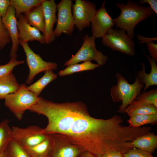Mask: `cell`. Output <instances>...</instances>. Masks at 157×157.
I'll list each match as a JSON object with an SVG mask.
<instances>
[{"label":"cell","instance_id":"3957f363","mask_svg":"<svg viewBox=\"0 0 157 157\" xmlns=\"http://www.w3.org/2000/svg\"><path fill=\"white\" fill-rule=\"evenodd\" d=\"M117 84L112 86L110 89L111 98L114 102L122 101L117 112L124 113L127 107L141 93L144 86L136 77L134 82L130 84L121 74H116Z\"/></svg>","mask_w":157,"mask_h":157},{"label":"cell","instance_id":"d590c367","mask_svg":"<svg viewBox=\"0 0 157 157\" xmlns=\"http://www.w3.org/2000/svg\"><path fill=\"white\" fill-rule=\"evenodd\" d=\"M138 39L139 41L140 44L143 43H147L148 42L153 41H157V37L154 38H147L142 36L140 35H137Z\"/></svg>","mask_w":157,"mask_h":157},{"label":"cell","instance_id":"7c38bea8","mask_svg":"<svg viewBox=\"0 0 157 157\" xmlns=\"http://www.w3.org/2000/svg\"><path fill=\"white\" fill-rule=\"evenodd\" d=\"M2 22L8 33L12 45L10 50V58L16 59L19 45V31L17 26V19L15 9L10 5L6 15L2 17Z\"/></svg>","mask_w":157,"mask_h":157},{"label":"cell","instance_id":"ffe728a7","mask_svg":"<svg viewBox=\"0 0 157 157\" xmlns=\"http://www.w3.org/2000/svg\"><path fill=\"white\" fill-rule=\"evenodd\" d=\"M124 113L129 117L138 115L157 114V107L138 100L133 101L127 107Z\"/></svg>","mask_w":157,"mask_h":157},{"label":"cell","instance_id":"2e32d148","mask_svg":"<svg viewBox=\"0 0 157 157\" xmlns=\"http://www.w3.org/2000/svg\"><path fill=\"white\" fill-rule=\"evenodd\" d=\"M151 65L150 73L147 74L145 70V65L141 63L142 69L139 71L137 74L136 77L142 84H144L143 91H145L149 87L157 85V65L156 60L152 58L147 55L145 54Z\"/></svg>","mask_w":157,"mask_h":157},{"label":"cell","instance_id":"ba28073f","mask_svg":"<svg viewBox=\"0 0 157 157\" xmlns=\"http://www.w3.org/2000/svg\"><path fill=\"white\" fill-rule=\"evenodd\" d=\"M72 3V0H62L57 4L58 17L56 27L53 30L55 37H59L62 33L72 35L74 26Z\"/></svg>","mask_w":157,"mask_h":157},{"label":"cell","instance_id":"603a6c76","mask_svg":"<svg viewBox=\"0 0 157 157\" xmlns=\"http://www.w3.org/2000/svg\"><path fill=\"white\" fill-rule=\"evenodd\" d=\"M44 75L36 82L27 86V89L38 96L43 89L49 83L58 77L57 74L53 73L52 70L46 71Z\"/></svg>","mask_w":157,"mask_h":157},{"label":"cell","instance_id":"4dcf8cb0","mask_svg":"<svg viewBox=\"0 0 157 157\" xmlns=\"http://www.w3.org/2000/svg\"><path fill=\"white\" fill-rule=\"evenodd\" d=\"M124 157H154L151 153L136 148H132L123 154Z\"/></svg>","mask_w":157,"mask_h":157},{"label":"cell","instance_id":"5b68a950","mask_svg":"<svg viewBox=\"0 0 157 157\" xmlns=\"http://www.w3.org/2000/svg\"><path fill=\"white\" fill-rule=\"evenodd\" d=\"M95 38L92 36L86 34L83 38L81 47L74 55L65 63V66H68L81 62L95 61L100 66L103 65L106 62L108 56L104 54L96 49L95 42Z\"/></svg>","mask_w":157,"mask_h":157},{"label":"cell","instance_id":"30bf717a","mask_svg":"<svg viewBox=\"0 0 157 157\" xmlns=\"http://www.w3.org/2000/svg\"><path fill=\"white\" fill-rule=\"evenodd\" d=\"M96 5L90 1L76 0L72 5L74 26L80 32L90 26L96 11Z\"/></svg>","mask_w":157,"mask_h":157},{"label":"cell","instance_id":"8d00e7d4","mask_svg":"<svg viewBox=\"0 0 157 157\" xmlns=\"http://www.w3.org/2000/svg\"><path fill=\"white\" fill-rule=\"evenodd\" d=\"M79 157H95L91 153L88 151L83 152Z\"/></svg>","mask_w":157,"mask_h":157},{"label":"cell","instance_id":"7402d4cb","mask_svg":"<svg viewBox=\"0 0 157 157\" xmlns=\"http://www.w3.org/2000/svg\"><path fill=\"white\" fill-rule=\"evenodd\" d=\"M44 0H10L17 19L20 14L27 13L33 8L42 4Z\"/></svg>","mask_w":157,"mask_h":157},{"label":"cell","instance_id":"e0dca14e","mask_svg":"<svg viewBox=\"0 0 157 157\" xmlns=\"http://www.w3.org/2000/svg\"><path fill=\"white\" fill-rule=\"evenodd\" d=\"M54 140L52 134L40 143L30 147H23L31 157H49L52 150Z\"/></svg>","mask_w":157,"mask_h":157},{"label":"cell","instance_id":"ac0fdd59","mask_svg":"<svg viewBox=\"0 0 157 157\" xmlns=\"http://www.w3.org/2000/svg\"><path fill=\"white\" fill-rule=\"evenodd\" d=\"M132 148H136L152 154L157 147V135L150 132L139 136L131 142Z\"/></svg>","mask_w":157,"mask_h":157},{"label":"cell","instance_id":"6da1fadb","mask_svg":"<svg viewBox=\"0 0 157 157\" xmlns=\"http://www.w3.org/2000/svg\"><path fill=\"white\" fill-rule=\"evenodd\" d=\"M33 111L48 119V124L43 129L44 133L57 134L95 157L109 151L117 138L116 119L113 117L107 119L92 117L86 105L80 101L54 103L40 97Z\"/></svg>","mask_w":157,"mask_h":157},{"label":"cell","instance_id":"f1b7e54d","mask_svg":"<svg viewBox=\"0 0 157 157\" xmlns=\"http://www.w3.org/2000/svg\"><path fill=\"white\" fill-rule=\"evenodd\" d=\"M24 60H19L15 58H10L9 62L4 65H0V78L10 73L16 66L23 64Z\"/></svg>","mask_w":157,"mask_h":157},{"label":"cell","instance_id":"8fae6325","mask_svg":"<svg viewBox=\"0 0 157 157\" xmlns=\"http://www.w3.org/2000/svg\"><path fill=\"white\" fill-rule=\"evenodd\" d=\"M105 4L104 1L91 22L92 36L95 38H103L114 25L113 19L106 10Z\"/></svg>","mask_w":157,"mask_h":157},{"label":"cell","instance_id":"cb8c5ba5","mask_svg":"<svg viewBox=\"0 0 157 157\" xmlns=\"http://www.w3.org/2000/svg\"><path fill=\"white\" fill-rule=\"evenodd\" d=\"M7 119L0 123V154L5 152L9 143L13 139L12 129Z\"/></svg>","mask_w":157,"mask_h":157},{"label":"cell","instance_id":"4fadbf2b","mask_svg":"<svg viewBox=\"0 0 157 157\" xmlns=\"http://www.w3.org/2000/svg\"><path fill=\"white\" fill-rule=\"evenodd\" d=\"M43 11L45 24L44 35L45 44H49L55 38L53 30L54 24L57 22L56 16L57 4L54 0H44L42 3Z\"/></svg>","mask_w":157,"mask_h":157},{"label":"cell","instance_id":"d6986e66","mask_svg":"<svg viewBox=\"0 0 157 157\" xmlns=\"http://www.w3.org/2000/svg\"><path fill=\"white\" fill-rule=\"evenodd\" d=\"M27 23L43 34L45 31L44 14L42 4L33 8L24 14Z\"/></svg>","mask_w":157,"mask_h":157},{"label":"cell","instance_id":"e575fe53","mask_svg":"<svg viewBox=\"0 0 157 157\" xmlns=\"http://www.w3.org/2000/svg\"><path fill=\"white\" fill-rule=\"evenodd\" d=\"M100 157H124L123 155L117 151H112L106 152Z\"/></svg>","mask_w":157,"mask_h":157},{"label":"cell","instance_id":"83f0119b","mask_svg":"<svg viewBox=\"0 0 157 157\" xmlns=\"http://www.w3.org/2000/svg\"><path fill=\"white\" fill-rule=\"evenodd\" d=\"M136 100L152 105L157 107V89H151L140 94Z\"/></svg>","mask_w":157,"mask_h":157},{"label":"cell","instance_id":"f546056e","mask_svg":"<svg viewBox=\"0 0 157 157\" xmlns=\"http://www.w3.org/2000/svg\"><path fill=\"white\" fill-rule=\"evenodd\" d=\"M8 31L4 26L0 16V49H3L11 42Z\"/></svg>","mask_w":157,"mask_h":157},{"label":"cell","instance_id":"9c48e42d","mask_svg":"<svg viewBox=\"0 0 157 157\" xmlns=\"http://www.w3.org/2000/svg\"><path fill=\"white\" fill-rule=\"evenodd\" d=\"M12 128L13 139L22 147L35 145L45 140L48 135L43 132V129L35 125L24 128L13 126Z\"/></svg>","mask_w":157,"mask_h":157},{"label":"cell","instance_id":"74e56055","mask_svg":"<svg viewBox=\"0 0 157 157\" xmlns=\"http://www.w3.org/2000/svg\"><path fill=\"white\" fill-rule=\"evenodd\" d=\"M0 157H6L5 152L0 154Z\"/></svg>","mask_w":157,"mask_h":157},{"label":"cell","instance_id":"1f68e13d","mask_svg":"<svg viewBox=\"0 0 157 157\" xmlns=\"http://www.w3.org/2000/svg\"><path fill=\"white\" fill-rule=\"evenodd\" d=\"M150 56L156 61L157 60V44L153 41L146 43Z\"/></svg>","mask_w":157,"mask_h":157},{"label":"cell","instance_id":"44dd1931","mask_svg":"<svg viewBox=\"0 0 157 157\" xmlns=\"http://www.w3.org/2000/svg\"><path fill=\"white\" fill-rule=\"evenodd\" d=\"M20 85L12 73L0 78V99H4L8 94L16 92Z\"/></svg>","mask_w":157,"mask_h":157},{"label":"cell","instance_id":"8992f818","mask_svg":"<svg viewBox=\"0 0 157 157\" xmlns=\"http://www.w3.org/2000/svg\"><path fill=\"white\" fill-rule=\"evenodd\" d=\"M124 30L111 28L102 38V44L112 50L131 56L135 55V43Z\"/></svg>","mask_w":157,"mask_h":157},{"label":"cell","instance_id":"277c9868","mask_svg":"<svg viewBox=\"0 0 157 157\" xmlns=\"http://www.w3.org/2000/svg\"><path fill=\"white\" fill-rule=\"evenodd\" d=\"M38 98V95L27 89L25 84L22 83L16 92L5 97L4 105L20 120L26 111L35 104Z\"/></svg>","mask_w":157,"mask_h":157},{"label":"cell","instance_id":"52a82bcc","mask_svg":"<svg viewBox=\"0 0 157 157\" xmlns=\"http://www.w3.org/2000/svg\"><path fill=\"white\" fill-rule=\"evenodd\" d=\"M19 43L25 53L26 63L29 68V73L26 81L27 84L32 83L34 77L39 73L56 69L58 65L56 63L44 61L39 54L33 51L28 42L19 41Z\"/></svg>","mask_w":157,"mask_h":157},{"label":"cell","instance_id":"d4e9b609","mask_svg":"<svg viewBox=\"0 0 157 157\" xmlns=\"http://www.w3.org/2000/svg\"><path fill=\"white\" fill-rule=\"evenodd\" d=\"M100 66L97 64L92 63L91 61H85L81 64L68 66L65 69L60 71L58 74L60 76H64L77 72L94 70Z\"/></svg>","mask_w":157,"mask_h":157},{"label":"cell","instance_id":"4316f807","mask_svg":"<svg viewBox=\"0 0 157 157\" xmlns=\"http://www.w3.org/2000/svg\"><path fill=\"white\" fill-rule=\"evenodd\" d=\"M6 157H31L24 148L13 139L5 151Z\"/></svg>","mask_w":157,"mask_h":157},{"label":"cell","instance_id":"d6a6232c","mask_svg":"<svg viewBox=\"0 0 157 157\" xmlns=\"http://www.w3.org/2000/svg\"><path fill=\"white\" fill-rule=\"evenodd\" d=\"M10 5V0H0V16L1 17L6 15Z\"/></svg>","mask_w":157,"mask_h":157},{"label":"cell","instance_id":"836d02e7","mask_svg":"<svg viewBox=\"0 0 157 157\" xmlns=\"http://www.w3.org/2000/svg\"><path fill=\"white\" fill-rule=\"evenodd\" d=\"M138 2L140 5L148 3L154 13L157 14V0H140Z\"/></svg>","mask_w":157,"mask_h":157},{"label":"cell","instance_id":"5bb4252c","mask_svg":"<svg viewBox=\"0 0 157 157\" xmlns=\"http://www.w3.org/2000/svg\"><path fill=\"white\" fill-rule=\"evenodd\" d=\"M54 144L49 157H79L83 152L76 146L63 139L58 135L52 134Z\"/></svg>","mask_w":157,"mask_h":157},{"label":"cell","instance_id":"9a60e30c","mask_svg":"<svg viewBox=\"0 0 157 157\" xmlns=\"http://www.w3.org/2000/svg\"><path fill=\"white\" fill-rule=\"evenodd\" d=\"M17 24L19 41L28 42L36 40L41 44L45 43L43 34H41L37 28L27 23L23 14H20L17 18Z\"/></svg>","mask_w":157,"mask_h":157},{"label":"cell","instance_id":"484cf974","mask_svg":"<svg viewBox=\"0 0 157 157\" xmlns=\"http://www.w3.org/2000/svg\"><path fill=\"white\" fill-rule=\"evenodd\" d=\"M157 122V114L138 115L130 117L127 120L129 126L133 127H140L147 124L156 123Z\"/></svg>","mask_w":157,"mask_h":157},{"label":"cell","instance_id":"7a4b0ae2","mask_svg":"<svg viewBox=\"0 0 157 157\" xmlns=\"http://www.w3.org/2000/svg\"><path fill=\"white\" fill-rule=\"evenodd\" d=\"M115 6L120 10V13L113 19L114 25L116 28L125 31L132 39L136 26L155 13L149 6L146 7L131 0L127 1L126 4L117 3Z\"/></svg>","mask_w":157,"mask_h":157}]
</instances>
